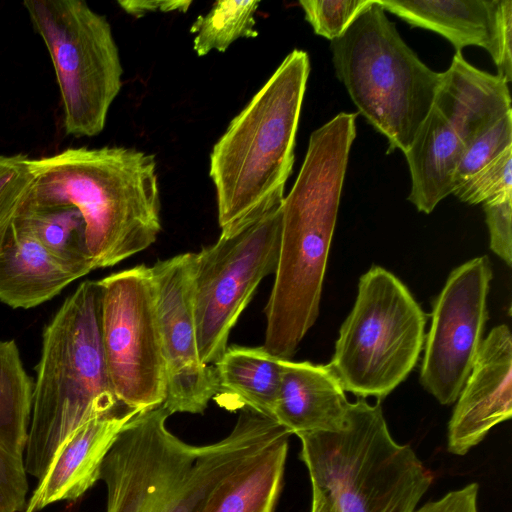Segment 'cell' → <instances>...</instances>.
<instances>
[{
  "instance_id": "obj_1",
  "label": "cell",
  "mask_w": 512,
  "mask_h": 512,
  "mask_svg": "<svg viewBox=\"0 0 512 512\" xmlns=\"http://www.w3.org/2000/svg\"><path fill=\"white\" fill-rule=\"evenodd\" d=\"M160 405L121 430L100 470L105 512H199L212 490L243 462L291 434L274 419L244 408L230 433L192 445L166 425Z\"/></svg>"
},
{
  "instance_id": "obj_2",
  "label": "cell",
  "mask_w": 512,
  "mask_h": 512,
  "mask_svg": "<svg viewBox=\"0 0 512 512\" xmlns=\"http://www.w3.org/2000/svg\"><path fill=\"white\" fill-rule=\"evenodd\" d=\"M358 113L341 112L313 131L292 189L282 202L275 280L265 306L263 347L291 360L318 314Z\"/></svg>"
},
{
  "instance_id": "obj_3",
  "label": "cell",
  "mask_w": 512,
  "mask_h": 512,
  "mask_svg": "<svg viewBox=\"0 0 512 512\" xmlns=\"http://www.w3.org/2000/svg\"><path fill=\"white\" fill-rule=\"evenodd\" d=\"M27 163L34 183L25 208H77L94 269L114 266L156 241L161 202L153 154L70 147Z\"/></svg>"
},
{
  "instance_id": "obj_4",
  "label": "cell",
  "mask_w": 512,
  "mask_h": 512,
  "mask_svg": "<svg viewBox=\"0 0 512 512\" xmlns=\"http://www.w3.org/2000/svg\"><path fill=\"white\" fill-rule=\"evenodd\" d=\"M309 72L308 54L291 51L214 144L209 176L221 235L282 204Z\"/></svg>"
},
{
  "instance_id": "obj_5",
  "label": "cell",
  "mask_w": 512,
  "mask_h": 512,
  "mask_svg": "<svg viewBox=\"0 0 512 512\" xmlns=\"http://www.w3.org/2000/svg\"><path fill=\"white\" fill-rule=\"evenodd\" d=\"M122 406L107 368L98 281L86 280L64 300L42 333L24 454L38 481L65 439L87 420Z\"/></svg>"
},
{
  "instance_id": "obj_6",
  "label": "cell",
  "mask_w": 512,
  "mask_h": 512,
  "mask_svg": "<svg viewBox=\"0 0 512 512\" xmlns=\"http://www.w3.org/2000/svg\"><path fill=\"white\" fill-rule=\"evenodd\" d=\"M298 438L311 484L336 512H415L433 482L411 446L394 440L379 401L358 397L341 430Z\"/></svg>"
},
{
  "instance_id": "obj_7",
  "label": "cell",
  "mask_w": 512,
  "mask_h": 512,
  "mask_svg": "<svg viewBox=\"0 0 512 512\" xmlns=\"http://www.w3.org/2000/svg\"><path fill=\"white\" fill-rule=\"evenodd\" d=\"M336 76L358 112L405 153L431 111L442 72L430 69L404 42L378 0L330 43Z\"/></svg>"
},
{
  "instance_id": "obj_8",
  "label": "cell",
  "mask_w": 512,
  "mask_h": 512,
  "mask_svg": "<svg viewBox=\"0 0 512 512\" xmlns=\"http://www.w3.org/2000/svg\"><path fill=\"white\" fill-rule=\"evenodd\" d=\"M425 324L408 288L388 270L372 266L359 279L329 363L344 391L378 401L389 395L416 365Z\"/></svg>"
},
{
  "instance_id": "obj_9",
  "label": "cell",
  "mask_w": 512,
  "mask_h": 512,
  "mask_svg": "<svg viewBox=\"0 0 512 512\" xmlns=\"http://www.w3.org/2000/svg\"><path fill=\"white\" fill-rule=\"evenodd\" d=\"M23 5L53 63L65 133L97 136L122 87L123 67L109 21L83 0H25Z\"/></svg>"
},
{
  "instance_id": "obj_10",
  "label": "cell",
  "mask_w": 512,
  "mask_h": 512,
  "mask_svg": "<svg viewBox=\"0 0 512 512\" xmlns=\"http://www.w3.org/2000/svg\"><path fill=\"white\" fill-rule=\"evenodd\" d=\"M282 204L231 235L193 253L191 285L198 352L214 365L260 282L275 273L281 242Z\"/></svg>"
},
{
  "instance_id": "obj_11",
  "label": "cell",
  "mask_w": 512,
  "mask_h": 512,
  "mask_svg": "<svg viewBox=\"0 0 512 512\" xmlns=\"http://www.w3.org/2000/svg\"><path fill=\"white\" fill-rule=\"evenodd\" d=\"M98 283L105 358L119 403L138 412L162 405L166 376L151 268L137 265Z\"/></svg>"
},
{
  "instance_id": "obj_12",
  "label": "cell",
  "mask_w": 512,
  "mask_h": 512,
  "mask_svg": "<svg viewBox=\"0 0 512 512\" xmlns=\"http://www.w3.org/2000/svg\"><path fill=\"white\" fill-rule=\"evenodd\" d=\"M492 267L487 256L455 268L437 296L425 340L420 382L440 404L454 403L482 343Z\"/></svg>"
},
{
  "instance_id": "obj_13",
  "label": "cell",
  "mask_w": 512,
  "mask_h": 512,
  "mask_svg": "<svg viewBox=\"0 0 512 512\" xmlns=\"http://www.w3.org/2000/svg\"><path fill=\"white\" fill-rule=\"evenodd\" d=\"M193 253L151 266L166 376L163 407L170 413L201 414L219 394L214 365L201 362L192 302Z\"/></svg>"
},
{
  "instance_id": "obj_14",
  "label": "cell",
  "mask_w": 512,
  "mask_h": 512,
  "mask_svg": "<svg viewBox=\"0 0 512 512\" xmlns=\"http://www.w3.org/2000/svg\"><path fill=\"white\" fill-rule=\"evenodd\" d=\"M512 338L505 324L482 341L448 423L447 450L463 456L512 416Z\"/></svg>"
},
{
  "instance_id": "obj_15",
  "label": "cell",
  "mask_w": 512,
  "mask_h": 512,
  "mask_svg": "<svg viewBox=\"0 0 512 512\" xmlns=\"http://www.w3.org/2000/svg\"><path fill=\"white\" fill-rule=\"evenodd\" d=\"M138 411H119L93 417L61 444L38 481L24 512H38L59 501H76L100 480L102 463L124 426Z\"/></svg>"
},
{
  "instance_id": "obj_16",
  "label": "cell",
  "mask_w": 512,
  "mask_h": 512,
  "mask_svg": "<svg viewBox=\"0 0 512 512\" xmlns=\"http://www.w3.org/2000/svg\"><path fill=\"white\" fill-rule=\"evenodd\" d=\"M33 382L16 341L0 340V512H24L27 505L24 454Z\"/></svg>"
},
{
  "instance_id": "obj_17",
  "label": "cell",
  "mask_w": 512,
  "mask_h": 512,
  "mask_svg": "<svg viewBox=\"0 0 512 512\" xmlns=\"http://www.w3.org/2000/svg\"><path fill=\"white\" fill-rule=\"evenodd\" d=\"M350 402L329 364L281 360L273 418L291 435L341 430Z\"/></svg>"
},
{
  "instance_id": "obj_18",
  "label": "cell",
  "mask_w": 512,
  "mask_h": 512,
  "mask_svg": "<svg viewBox=\"0 0 512 512\" xmlns=\"http://www.w3.org/2000/svg\"><path fill=\"white\" fill-rule=\"evenodd\" d=\"M442 74L433 107L465 146L512 112L508 82L472 66L461 52L454 54Z\"/></svg>"
},
{
  "instance_id": "obj_19",
  "label": "cell",
  "mask_w": 512,
  "mask_h": 512,
  "mask_svg": "<svg viewBox=\"0 0 512 512\" xmlns=\"http://www.w3.org/2000/svg\"><path fill=\"white\" fill-rule=\"evenodd\" d=\"M80 275L53 255L27 229L14 226L0 254V301L13 309L37 307Z\"/></svg>"
},
{
  "instance_id": "obj_20",
  "label": "cell",
  "mask_w": 512,
  "mask_h": 512,
  "mask_svg": "<svg viewBox=\"0 0 512 512\" xmlns=\"http://www.w3.org/2000/svg\"><path fill=\"white\" fill-rule=\"evenodd\" d=\"M464 142L432 107L409 149L404 153L411 175L408 200L420 212L431 213L452 194Z\"/></svg>"
},
{
  "instance_id": "obj_21",
  "label": "cell",
  "mask_w": 512,
  "mask_h": 512,
  "mask_svg": "<svg viewBox=\"0 0 512 512\" xmlns=\"http://www.w3.org/2000/svg\"><path fill=\"white\" fill-rule=\"evenodd\" d=\"M289 437L276 440L227 475L199 512H275L283 487Z\"/></svg>"
},
{
  "instance_id": "obj_22",
  "label": "cell",
  "mask_w": 512,
  "mask_h": 512,
  "mask_svg": "<svg viewBox=\"0 0 512 512\" xmlns=\"http://www.w3.org/2000/svg\"><path fill=\"white\" fill-rule=\"evenodd\" d=\"M385 11L395 14L411 27L442 35L461 52L479 46L487 52L496 0H378Z\"/></svg>"
},
{
  "instance_id": "obj_23",
  "label": "cell",
  "mask_w": 512,
  "mask_h": 512,
  "mask_svg": "<svg viewBox=\"0 0 512 512\" xmlns=\"http://www.w3.org/2000/svg\"><path fill=\"white\" fill-rule=\"evenodd\" d=\"M281 360L263 346L227 347L214 364L219 393H229L245 408L274 419L281 384Z\"/></svg>"
},
{
  "instance_id": "obj_24",
  "label": "cell",
  "mask_w": 512,
  "mask_h": 512,
  "mask_svg": "<svg viewBox=\"0 0 512 512\" xmlns=\"http://www.w3.org/2000/svg\"><path fill=\"white\" fill-rule=\"evenodd\" d=\"M16 223L32 233L48 251L72 267L80 277L94 270L86 245L85 222L77 208L24 207Z\"/></svg>"
},
{
  "instance_id": "obj_25",
  "label": "cell",
  "mask_w": 512,
  "mask_h": 512,
  "mask_svg": "<svg viewBox=\"0 0 512 512\" xmlns=\"http://www.w3.org/2000/svg\"><path fill=\"white\" fill-rule=\"evenodd\" d=\"M260 1H216L210 10L199 15L190 27L194 34L193 50L205 56L216 50L224 52L240 38H255V13Z\"/></svg>"
},
{
  "instance_id": "obj_26",
  "label": "cell",
  "mask_w": 512,
  "mask_h": 512,
  "mask_svg": "<svg viewBox=\"0 0 512 512\" xmlns=\"http://www.w3.org/2000/svg\"><path fill=\"white\" fill-rule=\"evenodd\" d=\"M28 159L23 153L0 154V254L32 190L34 177Z\"/></svg>"
},
{
  "instance_id": "obj_27",
  "label": "cell",
  "mask_w": 512,
  "mask_h": 512,
  "mask_svg": "<svg viewBox=\"0 0 512 512\" xmlns=\"http://www.w3.org/2000/svg\"><path fill=\"white\" fill-rule=\"evenodd\" d=\"M512 147L463 180L453 191L460 201L480 204L512 194Z\"/></svg>"
},
{
  "instance_id": "obj_28",
  "label": "cell",
  "mask_w": 512,
  "mask_h": 512,
  "mask_svg": "<svg viewBox=\"0 0 512 512\" xmlns=\"http://www.w3.org/2000/svg\"><path fill=\"white\" fill-rule=\"evenodd\" d=\"M509 147H512V112L465 146L455 173L454 189Z\"/></svg>"
},
{
  "instance_id": "obj_29",
  "label": "cell",
  "mask_w": 512,
  "mask_h": 512,
  "mask_svg": "<svg viewBox=\"0 0 512 512\" xmlns=\"http://www.w3.org/2000/svg\"><path fill=\"white\" fill-rule=\"evenodd\" d=\"M373 0H301L306 21L315 34L330 41L340 37Z\"/></svg>"
},
{
  "instance_id": "obj_30",
  "label": "cell",
  "mask_w": 512,
  "mask_h": 512,
  "mask_svg": "<svg viewBox=\"0 0 512 512\" xmlns=\"http://www.w3.org/2000/svg\"><path fill=\"white\" fill-rule=\"evenodd\" d=\"M490 236V248L509 267L512 263V194L483 203Z\"/></svg>"
},
{
  "instance_id": "obj_31",
  "label": "cell",
  "mask_w": 512,
  "mask_h": 512,
  "mask_svg": "<svg viewBox=\"0 0 512 512\" xmlns=\"http://www.w3.org/2000/svg\"><path fill=\"white\" fill-rule=\"evenodd\" d=\"M512 1L496 0L489 54L498 75L508 83L512 80Z\"/></svg>"
},
{
  "instance_id": "obj_32",
  "label": "cell",
  "mask_w": 512,
  "mask_h": 512,
  "mask_svg": "<svg viewBox=\"0 0 512 512\" xmlns=\"http://www.w3.org/2000/svg\"><path fill=\"white\" fill-rule=\"evenodd\" d=\"M478 493V484L470 483L425 503L415 512H479Z\"/></svg>"
},
{
  "instance_id": "obj_33",
  "label": "cell",
  "mask_w": 512,
  "mask_h": 512,
  "mask_svg": "<svg viewBox=\"0 0 512 512\" xmlns=\"http://www.w3.org/2000/svg\"><path fill=\"white\" fill-rule=\"evenodd\" d=\"M120 7L128 14L139 18L153 12H186L192 1H118Z\"/></svg>"
},
{
  "instance_id": "obj_34",
  "label": "cell",
  "mask_w": 512,
  "mask_h": 512,
  "mask_svg": "<svg viewBox=\"0 0 512 512\" xmlns=\"http://www.w3.org/2000/svg\"><path fill=\"white\" fill-rule=\"evenodd\" d=\"M312 487V503L310 512H336V509L330 498L316 485Z\"/></svg>"
}]
</instances>
